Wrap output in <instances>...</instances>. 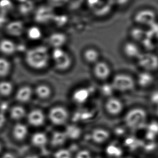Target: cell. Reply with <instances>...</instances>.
I'll return each mask as SVG.
<instances>
[{
    "label": "cell",
    "instance_id": "cell-1",
    "mask_svg": "<svg viewBox=\"0 0 158 158\" xmlns=\"http://www.w3.org/2000/svg\"><path fill=\"white\" fill-rule=\"evenodd\" d=\"M26 62L30 68L35 70H42L47 67L49 61L48 50L40 45L33 48L26 53Z\"/></svg>",
    "mask_w": 158,
    "mask_h": 158
},
{
    "label": "cell",
    "instance_id": "cell-2",
    "mask_svg": "<svg viewBox=\"0 0 158 158\" xmlns=\"http://www.w3.org/2000/svg\"><path fill=\"white\" fill-rule=\"evenodd\" d=\"M147 111L139 107L129 110L124 117L126 126L133 130H139L145 127L147 124Z\"/></svg>",
    "mask_w": 158,
    "mask_h": 158
},
{
    "label": "cell",
    "instance_id": "cell-3",
    "mask_svg": "<svg viewBox=\"0 0 158 158\" xmlns=\"http://www.w3.org/2000/svg\"><path fill=\"white\" fill-rule=\"evenodd\" d=\"M116 92L126 93L132 91L137 85L135 79L125 73H119L114 76L111 82Z\"/></svg>",
    "mask_w": 158,
    "mask_h": 158
},
{
    "label": "cell",
    "instance_id": "cell-4",
    "mask_svg": "<svg viewBox=\"0 0 158 158\" xmlns=\"http://www.w3.org/2000/svg\"><path fill=\"white\" fill-rule=\"evenodd\" d=\"M137 61L143 71L152 73L158 69V56L153 52H141Z\"/></svg>",
    "mask_w": 158,
    "mask_h": 158
},
{
    "label": "cell",
    "instance_id": "cell-5",
    "mask_svg": "<svg viewBox=\"0 0 158 158\" xmlns=\"http://www.w3.org/2000/svg\"><path fill=\"white\" fill-rule=\"evenodd\" d=\"M51 56L56 68L59 70H67L71 67L72 63L71 56L61 48H54Z\"/></svg>",
    "mask_w": 158,
    "mask_h": 158
},
{
    "label": "cell",
    "instance_id": "cell-6",
    "mask_svg": "<svg viewBox=\"0 0 158 158\" xmlns=\"http://www.w3.org/2000/svg\"><path fill=\"white\" fill-rule=\"evenodd\" d=\"M54 8L49 4H41L36 7L34 11L35 21L39 23L44 24L51 21L55 15Z\"/></svg>",
    "mask_w": 158,
    "mask_h": 158
},
{
    "label": "cell",
    "instance_id": "cell-7",
    "mask_svg": "<svg viewBox=\"0 0 158 158\" xmlns=\"http://www.w3.org/2000/svg\"><path fill=\"white\" fill-rule=\"evenodd\" d=\"M156 14L150 9L138 11L134 16L135 23L141 27H151L156 22Z\"/></svg>",
    "mask_w": 158,
    "mask_h": 158
},
{
    "label": "cell",
    "instance_id": "cell-8",
    "mask_svg": "<svg viewBox=\"0 0 158 158\" xmlns=\"http://www.w3.org/2000/svg\"><path fill=\"white\" fill-rule=\"evenodd\" d=\"M105 111L109 115L116 117L121 114L124 110L123 102L116 97L112 96L107 98L105 103Z\"/></svg>",
    "mask_w": 158,
    "mask_h": 158
},
{
    "label": "cell",
    "instance_id": "cell-9",
    "mask_svg": "<svg viewBox=\"0 0 158 158\" xmlns=\"http://www.w3.org/2000/svg\"><path fill=\"white\" fill-rule=\"evenodd\" d=\"M68 112L64 107H54L49 111V119L55 125H64L68 120Z\"/></svg>",
    "mask_w": 158,
    "mask_h": 158
},
{
    "label": "cell",
    "instance_id": "cell-10",
    "mask_svg": "<svg viewBox=\"0 0 158 158\" xmlns=\"http://www.w3.org/2000/svg\"><path fill=\"white\" fill-rule=\"evenodd\" d=\"M93 73L96 79L101 81H106L111 76V68L107 62L99 60L94 64Z\"/></svg>",
    "mask_w": 158,
    "mask_h": 158
},
{
    "label": "cell",
    "instance_id": "cell-11",
    "mask_svg": "<svg viewBox=\"0 0 158 158\" xmlns=\"http://www.w3.org/2000/svg\"><path fill=\"white\" fill-rule=\"evenodd\" d=\"M122 50L125 56L130 60H137L142 52L138 45L134 41H127L124 43Z\"/></svg>",
    "mask_w": 158,
    "mask_h": 158
},
{
    "label": "cell",
    "instance_id": "cell-12",
    "mask_svg": "<svg viewBox=\"0 0 158 158\" xmlns=\"http://www.w3.org/2000/svg\"><path fill=\"white\" fill-rule=\"evenodd\" d=\"M155 78L152 73L142 71L137 75L135 79L136 84L143 89H147L152 86L154 83Z\"/></svg>",
    "mask_w": 158,
    "mask_h": 158
},
{
    "label": "cell",
    "instance_id": "cell-13",
    "mask_svg": "<svg viewBox=\"0 0 158 158\" xmlns=\"http://www.w3.org/2000/svg\"><path fill=\"white\" fill-rule=\"evenodd\" d=\"M27 119L32 126L39 127L42 126L45 123V114L40 110L35 109L28 114Z\"/></svg>",
    "mask_w": 158,
    "mask_h": 158
},
{
    "label": "cell",
    "instance_id": "cell-14",
    "mask_svg": "<svg viewBox=\"0 0 158 158\" xmlns=\"http://www.w3.org/2000/svg\"><path fill=\"white\" fill-rule=\"evenodd\" d=\"M7 33L13 36H19L24 32V26L21 21L15 20L9 21L6 26Z\"/></svg>",
    "mask_w": 158,
    "mask_h": 158
},
{
    "label": "cell",
    "instance_id": "cell-15",
    "mask_svg": "<svg viewBox=\"0 0 158 158\" xmlns=\"http://www.w3.org/2000/svg\"><path fill=\"white\" fill-rule=\"evenodd\" d=\"M67 40L65 34L62 32H54L49 36V44L54 48H61Z\"/></svg>",
    "mask_w": 158,
    "mask_h": 158
},
{
    "label": "cell",
    "instance_id": "cell-16",
    "mask_svg": "<svg viewBox=\"0 0 158 158\" xmlns=\"http://www.w3.org/2000/svg\"><path fill=\"white\" fill-rule=\"evenodd\" d=\"M28 134V127L24 124L18 123L13 128V137L17 141H23L27 137Z\"/></svg>",
    "mask_w": 158,
    "mask_h": 158
},
{
    "label": "cell",
    "instance_id": "cell-17",
    "mask_svg": "<svg viewBox=\"0 0 158 158\" xmlns=\"http://www.w3.org/2000/svg\"><path fill=\"white\" fill-rule=\"evenodd\" d=\"M35 8L34 2L33 0H26L19 3L17 10L20 15L26 16L34 13Z\"/></svg>",
    "mask_w": 158,
    "mask_h": 158
},
{
    "label": "cell",
    "instance_id": "cell-18",
    "mask_svg": "<svg viewBox=\"0 0 158 158\" xmlns=\"http://www.w3.org/2000/svg\"><path fill=\"white\" fill-rule=\"evenodd\" d=\"M16 49V45L13 41L9 39H3L0 41V52L4 55H11Z\"/></svg>",
    "mask_w": 158,
    "mask_h": 158
},
{
    "label": "cell",
    "instance_id": "cell-19",
    "mask_svg": "<svg viewBox=\"0 0 158 158\" xmlns=\"http://www.w3.org/2000/svg\"><path fill=\"white\" fill-rule=\"evenodd\" d=\"M33 90L28 86H24L17 91L16 99L21 103H26L30 101L32 97Z\"/></svg>",
    "mask_w": 158,
    "mask_h": 158
},
{
    "label": "cell",
    "instance_id": "cell-20",
    "mask_svg": "<svg viewBox=\"0 0 158 158\" xmlns=\"http://www.w3.org/2000/svg\"><path fill=\"white\" fill-rule=\"evenodd\" d=\"M90 90L86 88H80L75 91L73 94L74 101L79 104L86 103L90 98Z\"/></svg>",
    "mask_w": 158,
    "mask_h": 158
},
{
    "label": "cell",
    "instance_id": "cell-21",
    "mask_svg": "<svg viewBox=\"0 0 158 158\" xmlns=\"http://www.w3.org/2000/svg\"><path fill=\"white\" fill-rule=\"evenodd\" d=\"M83 57L88 63L95 64L99 61L100 53L97 50L90 48L86 50L83 53Z\"/></svg>",
    "mask_w": 158,
    "mask_h": 158
},
{
    "label": "cell",
    "instance_id": "cell-22",
    "mask_svg": "<svg viewBox=\"0 0 158 158\" xmlns=\"http://www.w3.org/2000/svg\"><path fill=\"white\" fill-rule=\"evenodd\" d=\"M67 140L64 132L55 131L53 133L51 138V145L54 147H60L64 145Z\"/></svg>",
    "mask_w": 158,
    "mask_h": 158
},
{
    "label": "cell",
    "instance_id": "cell-23",
    "mask_svg": "<svg viewBox=\"0 0 158 158\" xmlns=\"http://www.w3.org/2000/svg\"><path fill=\"white\" fill-rule=\"evenodd\" d=\"M64 133L67 139L76 140L79 139L81 135V128L75 125H69L66 128Z\"/></svg>",
    "mask_w": 158,
    "mask_h": 158
},
{
    "label": "cell",
    "instance_id": "cell-24",
    "mask_svg": "<svg viewBox=\"0 0 158 158\" xmlns=\"http://www.w3.org/2000/svg\"><path fill=\"white\" fill-rule=\"evenodd\" d=\"M31 141L33 145L37 148H42L47 144L48 137L44 133L37 132L33 135Z\"/></svg>",
    "mask_w": 158,
    "mask_h": 158
},
{
    "label": "cell",
    "instance_id": "cell-25",
    "mask_svg": "<svg viewBox=\"0 0 158 158\" xmlns=\"http://www.w3.org/2000/svg\"><path fill=\"white\" fill-rule=\"evenodd\" d=\"M108 131L103 128H96L92 132V139L96 143H101L109 137Z\"/></svg>",
    "mask_w": 158,
    "mask_h": 158
},
{
    "label": "cell",
    "instance_id": "cell-26",
    "mask_svg": "<svg viewBox=\"0 0 158 158\" xmlns=\"http://www.w3.org/2000/svg\"><path fill=\"white\" fill-rule=\"evenodd\" d=\"M51 92L52 91L50 87L45 84L39 85L35 89V93L37 96L42 99L48 98L51 96Z\"/></svg>",
    "mask_w": 158,
    "mask_h": 158
},
{
    "label": "cell",
    "instance_id": "cell-27",
    "mask_svg": "<svg viewBox=\"0 0 158 158\" xmlns=\"http://www.w3.org/2000/svg\"><path fill=\"white\" fill-rule=\"evenodd\" d=\"M15 9L13 0H0V13L8 15Z\"/></svg>",
    "mask_w": 158,
    "mask_h": 158
},
{
    "label": "cell",
    "instance_id": "cell-28",
    "mask_svg": "<svg viewBox=\"0 0 158 158\" xmlns=\"http://www.w3.org/2000/svg\"><path fill=\"white\" fill-rule=\"evenodd\" d=\"M10 114L13 119L19 120L26 116V110L21 106H15L11 109Z\"/></svg>",
    "mask_w": 158,
    "mask_h": 158
},
{
    "label": "cell",
    "instance_id": "cell-29",
    "mask_svg": "<svg viewBox=\"0 0 158 158\" xmlns=\"http://www.w3.org/2000/svg\"><path fill=\"white\" fill-rule=\"evenodd\" d=\"M42 35V32L37 26H32L27 30V36L28 38L33 41L39 40L41 38Z\"/></svg>",
    "mask_w": 158,
    "mask_h": 158
},
{
    "label": "cell",
    "instance_id": "cell-30",
    "mask_svg": "<svg viewBox=\"0 0 158 158\" xmlns=\"http://www.w3.org/2000/svg\"><path fill=\"white\" fill-rule=\"evenodd\" d=\"M11 70V63L6 58L0 57V77H6Z\"/></svg>",
    "mask_w": 158,
    "mask_h": 158
},
{
    "label": "cell",
    "instance_id": "cell-31",
    "mask_svg": "<svg viewBox=\"0 0 158 158\" xmlns=\"http://www.w3.org/2000/svg\"><path fill=\"white\" fill-rule=\"evenodd\" d=\"M13 84L11 81H2L0 82V94L3 96H9L13 91Z\"/></svg>",
    "mask_w": 158,
    "mask_h": 158
},
{
    "label": "cell",
    "instance_id": "cell-32",
    "mask_svg": "<svg viewBox=\"0 0 158 158\" xmlns=\"http://www.w3.org/2000/svg\"><path fill=\"white\" fill-rule=\"evenodd\" d=\"M116 92L111 83H104L100 87V92L103 96L107 98L113 96L114 93Z\"/></svg>",
    "mask_w": 158,
    "mask_h": 158
},
{
    "label": "cell",
    "instance_id": "cell-33",
    "mask_svg": "<svg viewBox=\"0 0 158 158\" xmlns=\"http://www.w3.org/2000/svg\"><path fill=\"white\" fill-rule=\"evenodd\" d=\"M145 32L140 28H134L130 31V36L134 41H142L144 39Z\"/></svg>",
    "mask_w": 158,
    "mask_h": 158
},
{
    "label": "cell",
    "instance_id": "cell-34",
    "mask_svg": "<svg viewBox=\"0 0 158 158\" xmlns=\"http://www.w3.org/2000/svg\"><path fill=\"white\" fill-rule=\"evenodd\" d=\"M54 158H72V154L69 150L61 148L54 154Z\"/></svg>",
    "mask_w": 158,
    "mask_h": 158
},
{
    "label": "cell",
    "instance_id": "cell-35",
    "mask_svg": "<svg viewBox=\"0 0 158 158\" xmlns=\"http://www.w3.org/2000/svg\"><path fill=\"white\" fill-rule=\"evenodd\" d=\"M85 0H68L67 6L71 10H76L81 7Z\"/></svg>",
    "mask_w": 158,
    "mask_h": 158
},
{
    "label": "cell",
    "instance_id": "cell-36",
    "mask_svg": "<svg viewBox=\"0 0 158 158\" xmlns=\"http://www.w3.org/2000/svg\"><path fill=\"white\" fill-rule=\"evenodd\" d=\"M48 4L52 7H60L66 5L68 0H47Z\"/></svg>",
    "mask_w": 158,
    "mask_h": 158
},
{
    "label": "cell",
    "instance_id": "cell-37",
    "mask_svg": "<svg viewBox=\"0 0 158 158\" xmlns=\"http://www.w3.org/2000/svg\"><path fill=\"white\" fill-rule=\"evenodd\" d=\"M68 19V17L66 15H56L55 14L53 17V19L52 21H54L56 22V23L61 25L64 24L66 23Z\"/></svg>",
    "mask_w": 158,
    "mask_h": 158
},
{
    "label": "cell",
    "instance_id": "cell-38",
    "mask_svg": "<svg viewBox=\"0 0 158 158\" xmlns=\"http://www.w3.org/2000/svg\"><path fill=\"white\" fill-rule=\"evenodd\" d=\"M150 101L155 107L158 106V90H154L150 94Z\"/></svg>",
    "mask_w": 158,
    "mask_h": 158
},
{
    "label": "cell",
    "instance_id": "cell-39",
    "mask_svg": "<svg viewBox=\"0 0 158 158\" xmlns=\"http://www.w3.org/2000/svg\"><path fill=\"white\" fill-rule=\"evenodd\" d=\"M103 1V0H86V2L88 8L91 10L92 9L100 4Z\"/></svg>",
    "mask_w": 158,
    "mask_h": 158
},
{
    "label": "cell",
    "instance_id": "cell-40",
    "mask_svg": "<svg viewBox=\"0 0 158 158\" xmlns=\"http://www.w3.org/2000/svg\"><path fill=\"white\" fill-rule=\"evenodd\" d=\"M75 158H91L90 152L86 150H81L77 152Z\"/></svg>",
    "mask_w": 158,
    "mask_h": 158
},
{
    "label": "cell",
    "instance_id": "cell-41",
    "mask_svg": "<svg viewBox=\"0 0 158 158\" xmlns=\"http://www.w3.org/2000/svg\"><path fill=\"white\" fill-rule=\"evenodd\" d=\"M8 22L7 15L0 13V28L3 26L6 27Z\"/></svg>",
    "mask_w": 158,
    "mask_h": 158
},
{
    "label": "cell",
    "instance_id": "cell-42",
    "mask_svg": "<svg viewBox=\"0 0 158 158\" xmlns=\"http://www.w3.org/2000/svg\"><path fill=\"white\" fill-rule=\"evenodd\" d=\"M109 3L112 6H122L124 4H126L128 0H107Z\"/></svg>",
    "mask_w": 158,
    "mask_h": 158
},
{
    "label": "cell",
    "instance_id": "cell-43",
    "mask_svg": "<svg viewBox=\"0 0 158 158\" xmlns=\"http://www.w3.org/2000/svg\"><path fill=\"white\" fill-rule=\"evenodd\" d=\"M6 123V117L4 114L0 113V130L4 126Z\"/></svg>",
    "mask_w": 158,
    "mask_h": 158
},
{
    "label": "cell",
    "instance_id": "cell-44",
    "mask_svg": "<svg viewBox=\"0 0 158 158\" xmlns=\"http://www.w3.org/2000/svg\"><path fill=\"white\" fill-rule=\"evenodd\" d=\"M1 158H16V156L12 153L7 152L2 156Z\"/></svg>",
    "mask_w": 158,
    "mask_h": 158
},
{
    "label": "cell",
    "instance_id": "cell-45",
    "mask_svg": "<svg viewBox=\"0 0 158 158\" xmlns=\"http://www.w3.org/2000/svg\"><path fill=\"white\" fill-rule=\"evenodd\" d=\"M26 158H39V156L36 154H30L26 156Z\"/></svg>",
    "mask_w": 158,
    "mask_h": 158
},
{
    "label": "cell",
    "instance_id": "cell-46",
    "mask_svg": "<svg viewBox=\"0 0 158 158\" xmlns=\"http://www.w3.org/2000/svg\"><path fill=\"white\" fill-rule=\"evenodd\" d=\"M155 113L156 114V116L158 117V106H156V109H155Z\"/></svg>",
    "mask_w": 158,
    "mask_h": 158
},
{
    "label": "cell",
    "instance_id": "cell-47",
    "mask_svg": "<svg viewBox=\"0 0 158 158\" xmlns=\"http://www.w3.org/2000/svg\"><path fill=\"white\" fill-rule=\"evenodd\" d=\"M17 2H18L19 3H21V2H24V1H26V0H16Z\"/></svg>",
    "mask_w": 158,
    "mask_h": 158
},
{
    "label": "cell",
    "instance_id": "cell-48",
    "mask_svg": "<svg viewBox=\"0 0 158 158\" xmlns=\"http://www.w3.org/2000/svg\"><path fill=\"white\" fill-rule=\"evenodd\" d=\"M2 145H1V143H0V152H1V151H2Z\"/></svg>",
    "mask_w": 158,
    "mask_h": 158
}]
</instances>
